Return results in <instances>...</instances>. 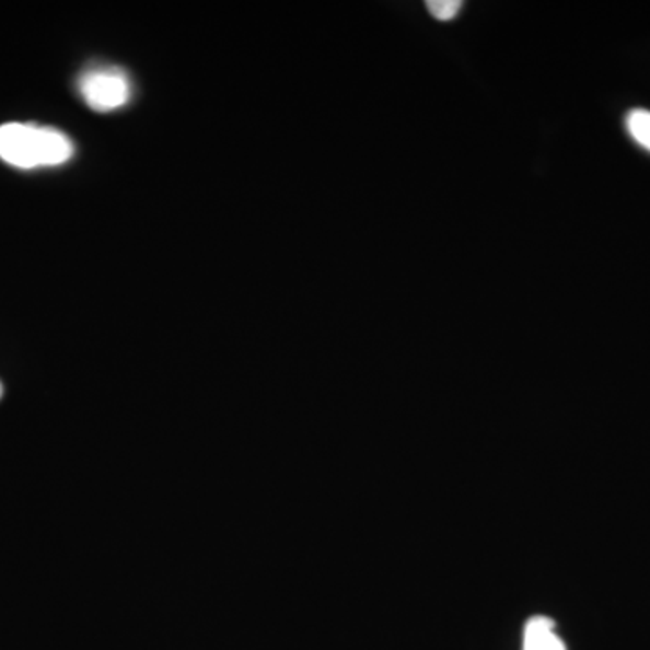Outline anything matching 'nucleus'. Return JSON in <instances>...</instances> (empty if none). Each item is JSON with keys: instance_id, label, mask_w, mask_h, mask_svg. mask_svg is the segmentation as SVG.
Returning <instances> with one entry per match:
<instances>
[{"instance_id": "39448f33", "label": "nucleus", "mask_w": 650, "mask_h": 650, "mask_svg": "<svg viewBox=\"0 0 650 650\" xmlns=\"http://www.w3.org/2000/svg\"><path fill=\"white\" fill-rule=\"evenodd\" d=\"M430 15L436 16L438 21H452L463 8L461 0H429L427 2Z\"/></svg>"}, {"instance_id": "20e7f679", "label": "nucleus", "mask_w": 650, "mask_h": 650, "mask_svg": "<svg viewBox=\"0 0 650 650\" xmlns=\"http://www.w3.org/2000/svg\"><path fill=\"white\" fill-rule=\"evenodd\" d=\"M627 129L643 149L650 150V113L643 108H635L627 116Z\"/></svg>"}, {"instance_id": "7ed1b4c3", "label": "nucleus", "mask_w": 650, "mask_h": 650, "mask_svg": "<svg viewBox=\"0 0 650 650\" xmlns=\"http://www.w3.org/2000/svg\"><path fill=\"white\" fill-rule=\"evenodd\" d=\"M552 619L544 616H535L526 625V636H524V650H566L562 641L558 640L553 632Z\"/></svg>"}, {"instance_id": "f03ea898", "label": "nucleus", "mask_w": 650, "mask_h": 650, "mask_svg": "<svg viewBox=\"0 0 650 650\" xmlns=\"http://www.w3.org/2000/svg\"><path fill=\"white\" fill-rule=\"evenodd\" d=\"M80 94L94 111H113L127 104L130 98L129 80L116 68H96L83 72L80 78Z\"/></svg>"}, {"instance_id": "423d86ee", "label": "nucleus", "mask_w": 650, "mask_h": 650, "mask_svg": "<svg viewBox=\"0 0 650 650\" xmlns=\"http://www.w3.org/2000/svg\"><path fill=\"white\" fill-rule=\"evenodd\" d=\"M2 393H4V391H2V383H0V397H2Z\"/></svg>"}, {"instance_id": "f257e3e1", "label": "nucleus", "mask_w": 650, "mask_h": 650, "mask_svg": "<svg viewBox=\"0 0 650 650\" xmlns=\"http://www.w3.org/2000/svg\"><path fill=\"white\" fill-rule=\"evenodd\" d=\"M72 155V143L60 130L30 124H5L0 127V158L19 166L60 165Z\"/></svg>"}]
</instances>
